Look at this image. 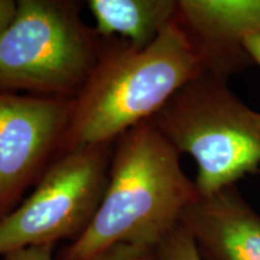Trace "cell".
I'll return each mask as SVG.
<instances>
[{"instance_id": "cell-2", "label": "cell", "mask_w": 260, "mask_h": 260, "mask_svg": "<svg viewBox=\"0 0 260 260\" xmlns=\"http://www.w3.org/2000/svg\"><path fill=\"white\" fill-rule=\"evenodd\" d=\"M203 73L199 54L175 18L144 48L118 38L104 39L99 63L74 99L61 153L112 144L128 130L151 121L182 87Z\"/></svg>"}, {"instance_id": "cell-8", "label": "cell", "mask_w": 260, "mask_h": 260, "mask_svg": "<svg viewBox=\"0 0 260 260\" xmlns=\"http://www.w3.org/2000/svg\"><path fill=\"white\" fill-rule=\"evenodd\" d=\"M181 224L204 260H260V214L236 186L199 195Z\"/></svg>"}, {"instance_id": "cell-1", "label": "cell", "mask_w": 260, "mask_h": 260, "mask_svg": "<svg viewBox=\"0 0 260 260\" xmlns=\"http://www.w3.org/2000/svg\"><path fill=\"white\" fill-rule=\"evenodd\" d=\"M180 158L152 121L119 136L95 216L58 260L88 259L121 243L154 251L199 197Z\"/></svg>"}, {"instance_id": "cell-3", "label": "cell", "mask_w": 260, "mask_h": 260, "mask_svg": "<svg viewBox=\"0 0 260 260\" xmlns=\"http://www.w3.org/2000/svg\"><path fill=\"white\" fill-rule=\"evenodd\" d=\"M82 2L18 0L0 34V93L74 100L99 63L104 39L81 18Z\"/></svg>"}, {"instance_id": "cell-7", "label": "cell", "mask_w": 260, "mask_h": 260, "mask_svg": "<svg viewBox=\"0 0 260 260\" xmlns=\"http://www.w3.org/2000/svg\"><path fill=\"white\" fill-rule=\"evenodd\" d=\"M175 21L197 50L204 73L228 81L253 64L243 42L260 31V0H177Z\"/></svg>"}, {"instance_id": "cell-10", "label": "cell", "mask_w": 260, "mask_h": 260, "mask_svg": "<svg viewBox=\"0 0 260 260\" xmlns=\"http://www.w3.org/2000/svg\"><path fill=\"white\" fill-rule=\"evenodd\" d=\"M155 260H204L194 239L180 223L154 249Z\"/></svg>"}, {"instance_id": "cell-6", "label": "cell", "mask_w": 260, "mask_h": 260, "mask_svg": "<svg viewBox=\"0 0 260 260\" xmlns=\"http://www.w3.org/2000/svg\"><path fill=\"white\" fill-rule=\"evenodd\" d=\"M74 100L0 93V219L61 153Z\"/></svg>"}, {"instance_id": "cell-9", "label": "cell", "mask_w": 260, "mask_h": 260, "mask_svg": "<svg viewBox=\"0 0 260 260\" xmlns=\"http://www.w3.org/2000/svg\"><path fill=\"white\" fill-rule=\"evenodd\" d=\"M87 6L99 37L144 48L175 18L177 0H88Z\"/></svg>"}, {"instance_id": "cell-4", "label": "cell", "mask_w": 260, "mask_h": 260, "mask_svg": "<svg viewBox=\"0 0 260 260\" xmlns=\"http://www.w3.org/2000/svg\"><path fill=\"white\" fill-rule=\"evenodd\" d=\"M180 154L197 162L195 187L206 197L260 168V112L207 73L183 86L151 119Z\"/></svg>"}, {"instance_id": "cell-13", "label": "cell", "mask_w": 260, "mask_h": 260, "mask_svg": "<svg viewBox=\"0 0 260 260\" xmlns=\"http://www.w3.org/2000/svg\"><path fill=\"white\" fill-rule=\"evenodd\" d=\"M243 46L253 64L260 67V31L247 38L243 42Z\"/></svg>"}, {"instance_id": "cell-11", "label": "cell", "mask_w": 260, "mask_h": 260, "mask_svg": "<svg viewBox=\"0 0 260 260\" xmlns=\"http://www.w3.org/2000/svg\"><path fill=\"white\" fill-rule=\"evenodd\" d=\"M84 260H155L153 249L132 245H115Z\"/></svg>"}, {"instance_id": "cell-5", "label": "cell", "mask_w": 260, "mask_h": 260, "mask_svg": "<svg viewBox=\"0 0 260 260\" xmlns=\"http://www.w3.org/2000/svg\"><path fill=\"white\" fill-rule=\"evenodd\" d=\"M113 145L75 148L52 162L32 193L0 219V255L79 239L105 193Z\"/></svg>"}, {"instance_id": "cell-12", "label": "cell", "mask_w": 260, "mask_h": 260, "mask_svg": "<svg viewBox=\"0 0 260 260\" xmlns=\"http://www.w3.org/2000/svg\"><path fill=\"white\" fill-rule=\"evenodd\" d=\"M3 260H56L54 245L32 246L3 255Z\"/></svg>"}]
</instances>
